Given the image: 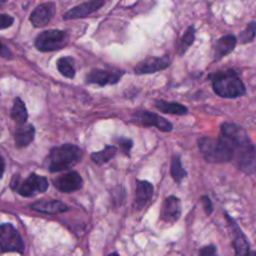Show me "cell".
<instances>
[{"label":"cell","instance_id":"24","mask_svg":"<svg viewBox=\"0 0 256 256\" xmlns=\"http://www.w3.org/2000/svg\"><path fill=\"white\" fill-rule=\"evenodd\" d=\"M194 40H195V29L194 26H190L179 42V46H178V49H179V54L184 55L185 52H188V49L192 46Z\"/></svg>","mask_w":256,"mask_h":256},{"label":"cell","instance_id":"23","mask_svg":"<svg viewBox=\"0 0 256 256\" xmlns=\"http://www.w3.org/2000/svg\"><path fill=\"white\" fill-rule=\"evenodd\" d=\"M56 66L62 76L69 78V79H72V78L75 76L74 65H72V60H70L69 58H60V59L58 60Z\"/></svg>","mask_w":256,"mask_h":256},{"label":"cell","instance_id":"30","mask_svg":"<svg viewBox=\"0 0 256 256\" xmlns=\"http://www.w3.org/2000/svg\"><path fill=\"white\" fill-rule=\"evenodd\" d=\"M0 56L5 58V59H10V58H12V52H10V50L8 49L2 42H0Z\"/></svg>","mask_w":256,"mask_h":256},{"label":"cell","instance_id":"28","mask_svg":"<svg viewBox=\"0 0 256 256\" xmlns=\"http://www.w3.org/2000/svg\"><path fill=\"white\" fill-rule=\"evenodd\" d=\"M119 146L122 148V150L125 152V154L129 155L130 149H132V142L130 139H125V138H122V139H119Z\"/></svg>","mask_w":256,"mask_h":256},{"label":"cell","instance_id":"19","mask_svg":"<svg viewBox=\"0 0 256 256\" xmlns=\"http://www.w3.org/2000/svg\"><path fill=\"white\" fill-rule=\"evenodd\" d=\"M236 38L234 35H226V36H222L218 40L216 45H215V50H216V56L222 58L225 55L230 54L232 50L236 46Z\"/></svg>","mask_w":256,"mask_h":256},{"label":"cell","instance_id":"35","mask_svg":"<svg viewBox=\"0 0 256 256\" xmlns=\"http://www.w3.org/2000/svg\"><path fill=\"white\" fill-rule=\"evenodd\" d=\"M2 2H0V6H2Z\"/></svg>","mask_w":256,"mask_h":256},{"label":"cell","instance_id":"3","mask_svg":"<svg viewBox=\"0 0 256 256\" xmlns=\"http://www.w3.org/2000/svg\"><path fill=\"white\" fill-rule=\"evenodd\" d=\"M199 149L206 162H229L234 159V152L220 139L202 138L199 140Z\"/></svg>","mask_w":256,"mask_h":256},{"label":"cell","instance_id":"22","mask_svg":"<svg viewBox=\"0 0 256 256\" xmlns=\"http://www.w3.org/2000/svg\"><path fill=\"white\" fill-rule=\"evenodd\" d=\"M116 152L118 150L115 146H106V148H104L102 152H92V162H96V164H100V165L105 164V162H108L109 160H112V158L115 156Z\"/></svg>","mask_w":256,"mask_h":256},{"label":"cell","instance_id":"17","mask_svg":"<svg viewBox=\"0 0 256 256\" xmlns=\"http://www.w3.org/2000/svg\"><path fill=\"white\" fill-rule=\"evenodd\" d=\"M154 192V188L150 182L138 180L136 182V208L142 209L150 202Z\"/></svg>","mask_w":256,"mask_h":256},{"label":"cell","instance_id":"6","mask_svg":"<svg viewBox=\"0 0 256 256\" xmlns=\"http://www.w3.org/2000/svg\"><path fill=\"white\" fill-rule=\"evenodd\" d=\"M0 250L2 252H24V242L22 236L12 225H0Z\"/></svg>","mask_w":256,"mask_h":256},{"label":"cell","instance_id":"18","mask_svg":"<svg viewBox=\"0 0 256 256\" xmlns=\"http://www.w3.org/2000/svg\"><path fill=\"white\" fill-rule=\"evenodd\" d=\"M15 144L18 148H25L34 140L35 129L32 125L25 124L15 130Z\"/></svg>","mask_w":256,"mask_h":256},{"label":"cell","instance_id":"1","mask_svg":"<svg viewBox=\"0 0 256 256\" xmlns=\"http://www.w3.org/2000/svg\"><path fill=\"white\" fill-rule=\"evenodd\" d=\"M82 152L76 145L65 144L62 146L52 148L49 154L48 166L52 172L69 170L82 160Z\"/></svg>","mask_w":256,"mask_h":256},{"label":"cell","instance_id":"4","mask_svg":"<svg viewBox=\"0 0 256 256\" xmlns=\"http://www.w3.org/2000/svg\"><path fill=\"white\" fill-rule=\"evenodd\" d=\"M10 186L15 192H19L22 196L30 198L34 194H36V192H46L49 182H48L46 178L40 176V175L36 174H30L28 179H25L24 182H20L19 175H15L12 179Z\"/></svg>","mask_w":256,"mask_h":256},{"label":"cell","instance_id":"7","mask_svg":"<svg viewBox=\"0 0 256 256\" xmlns=\"http://www.w3.org/2000/svg\"><path fill=\"white\" fill-rule=\"evenodd\" d=\"M234 158H236L238 166L245 174H255L256 172V149L252 142H248L242 146H240L234 152Z\"/></svg>","mask_w":256,"mask_h":256},{"label":"cell","instance_id":"8","mask_svg":"<svg viewBox=\"0 0 256 256\" xmlns=\"http://www.w3.org/2000/svg\"><path fill=\"white\" fill-rule=\"evenodd\" d=\"M122 75H124L122 72H109V70L94 69L88 74L86 82L88 84H96L100 85V86H105V85L116 84Z\"/></svg>","mask_w":256,"mask_h":256},{"label":"cell","instance_id":"33","mask_svg":"<svg viewBox=\"0 0 256 256\" xmlns=\"http://www.w3.org/2000/svg\"><path fill=\"white\" fill-rule=\"evenodd\" d=\"M108 256H120V255L118 254V252H112V254H110V255H108Z\"/></svg>","mask_w":256,"mask_h":256},{"label":"cell","instance_id":"11","mask_svg":"<svg viewBox=\"0 0 256 256\" xmlns=\"http://www.w3.org/2000/svg\"><path fill=\"white\" fill-rule=\"evenodd\" d=\"M54 186L62 192H74L82 186V179L78 172H70L55 179Z\"/></svg>","mask_w":256,"mask_h":256},{"label":"cell","instance_id":"2","mask_svg":"<svg viewBox=\"0 0 256 256\" xmlns=\"http://www.w3.org/2000/svg\"><path fill=\"white\" fill-rule=\"evenodd\" d=\"M212 88L219 96L228 98V99H235L246 94L244 82L232 70L215 75L212 80Z\"/></svg>","mask_w":256,"mask_h":256},{"label":"cell","instance_id":"32","mask_svg":"<svg viewBox=\"0 0 256 256\" xmlns=\"http://www.w3.org/2000/svg\"><path fill=\"white\" fill-rule=\"evenodd\" d=\"M4 169H5L4 159H2V158L0 156V179H2V175H4Z\"/></svg>","mask_w":256,"mask_h":256},{"label":"cell","instance_id":"20","mask_svg":"<svg viewBox=\"0 0 256 256\" xmlns=\"http://www.w3.org/2000/svg\"><path fill=\"white\" fill-rule=\"evenodd\" d=\"M155 106L158 108V110L162 112H166V114H174V115H185L189 112L186 106L179 104V102H164V100H158L155 102Z\"/></svg>","mask_w":256,"mask_h":256},{"label":"cell","instance_id":"10","mask_svg":"<svg viewBox=\"0 0 256 256\" xmlns=\"http://www.w3.org/2000/svg\"><path fill=\"white\" fill-rule=\"evenodd\" d=\"M170 65V59L168 56L162 58H148L142 60L135 66V72L139 75L152 74V72H160L166 69Z\"/></svg>","mask_w":256,"mask_h":256},{"label":"cell","instance_id":"26","mask_svg":"<svg viewBox=\"0 0 256 256\" xmlns=\"http://www.w3.org/2000/svg\"><path fill=\"white\" fill-rule=\"evenodd\" d=\"M255 36H256V22H252L249 25H248L246 29L240 34L239 39H240V42H242V44H248V42H252V40L255 39Z\"/></svg>","mask_w":256,"mask_h":256},{"label":"cell","instance_id":"15","mask_svg":"<svg viewBox=\"0 0 256 256\" xmlns=\"http://www.w3.org/2000/svg\"><path fill=\"white\" fill-rule=\"evenodd\" d=\"M139 122H142L145 126H156L162 132H172V122L150 112H142L139 115Z\"/></svg>","mask_w":256,"mask_h":256},{"label":"cell","instance_id":"16","mask_svg":"<svg viewBox=\"0 0 256 256\" xmlns=\"http://www.w3.org/2000/svg\"><path fill=\"white\" fill-rule=\"evenodd\" d=\"M32 210L39 212H44V214H59V212H65L69 210V208L62 202L58 200H49V202H39L35 204L30 205Z\"/></svg>","mask_w":256,"mask_h":256},{"label":"cell","instance_id":"5","mask_svg":"<svg viewBox=\"0 0 256 256\" xmlns=\"http://www.w3.org/2000/svg\"><path fill=\"white\" fill-rule=\"evenodd\" d=\"M68 34L62 30H46L38 35L35 39V46L40 52H54L59 50L66 44Z\"/></svg>","mask_w":256,"mask_h":256},{"label":"cell","instance_id":"21","mask_svg":"<svg viewBox=\"0 0 256 256\" xmlns=\"http://www.w3.org/2000/svg\"><path fill=\"white\" fill-rule=\"evenodd\" d=\"M12 119L16 122L19 126L22 125L26 124L28 120V112L26 108H25V104L22 102V100L20 98H16L14 102V105H12Z\"/></svg>","mask_w":256,"mask_h":256},{"label":"cell","instance_id":"14","mask_svg":"<svg viewBox=\"0 0 256 256\" xmlns=\"http://www.w3.org/2000/svg\"><path fill=\"white\" fill-rule=\"evenodd\" d=\"M182 216V204L176 196H169L162 204V218L165 222H174Z\"/></svg>","mask_w":256,"mask_h":256},{"label":"cell","instance_id":"31","mask_svg":"<svg viewBox=\"0 0 256 256\" xmlns=\"http://www.w3.org/2000/svg\"><path fill=\"white\" fill-rule=\"evenodd\" d=\"M202 202H204L205 212H206L208 214H212V202H210L209 198H208V196L202 198Z\"/></svg>","mask_w":256,"mask_h":256},{"label":"cell","instance_id":"25","mask_svg":"<svg viewBox=\"0 0 256 256\" xmlns=\"http://www.w3.org/2000/svg\"><path fill=\"white\" fill-rule=\"evenodd\" d=\"M188 175L186 170L182 168V162H180V158L179 156H174L172 158V176L174 178L175 182H180L185 176Z\"/></svg>","mask_w":256,"mask_h":256},{"label":"cell","instance_id":"9","mask_svg":"<svg viewBox=\"0 0 256 256\" xmlns=\"http://www.w3.org/2000/svg\"><path fill=\"white\" fill-rule=\"evenodd\" d=\"M55 14V4L54 2H42V4L38 5L34 10H32V15H30V22L35 28H42L48 25L52 16Z\"/></svg>","mask_w":256,"mask_h":256},{"label":"cell","instance_id":"27","mask_svg":"<svg viewBox=\"0 0 256 256\" xmlns=\"http://www.w3.org/2000/svg\"><path fill=\"white\" fill-rule=\"evenodd\" d=\"M12 22H14L12 16H10V15L8 14H0V30L12 26Z\"/></svg>","mask_w":256,"mask_h":256},{"label":"cell","instance_id":"13","mask_svg":"<svg viewBox=\"0 0 256 256\" xmlns=\"http://www.w3.org/2000/svg\"><path fill=\"white\" fill-rule=\"evenodd\" d=\"M229 219L230 225H232V235H234V242H232V245H234L235 250V256H249L250 255V246L249 242H248L246 236L244 235V232L240 230L239 225L235 222H232V219L228 218Z\"/></svg>","mask_w":256,"mask_h":256},{"label":"cell","instance_id":"29","mask_svg":"<svg viewBox=\"0 0 256 256\" xmlns=\"http://www.w3.org/2000/svg\"><path fill=\"white\" fill-rule=\"evenodd\" d=\"M200 256H218L216 248L212 246V245L202 248V252H200Z\"/></svg>","mask_w":256,"mask_h":256},{"label":"cell","instance_id":"34","mask_svg":"<svg viewBox=\"0 0 256 256\" xmlns=\"http://www.w3.org/2000/svg\"><path fill=\"white\" fill-rule=\"evenodd\" d=\"M249 256H256V252H250V255Z\"/></svg>","mask_w":256,"mask_h":256},{"label":"cell","instance_id":"12","mask_svg":"<svg viewBox=\"0 0 256 256\" xmlns=\"http://www.w3.org/2000/svg\"><path fill=\"white\" fill-rule=\"evenodd\" d=\"M104 5L102 0H92V2H82L78 6L72 8L69 12L64 14V19H79V18H85L94 12L95 10H99Z\"/></svg>","mask_w":256,"mask_h":256}]
</instances>
